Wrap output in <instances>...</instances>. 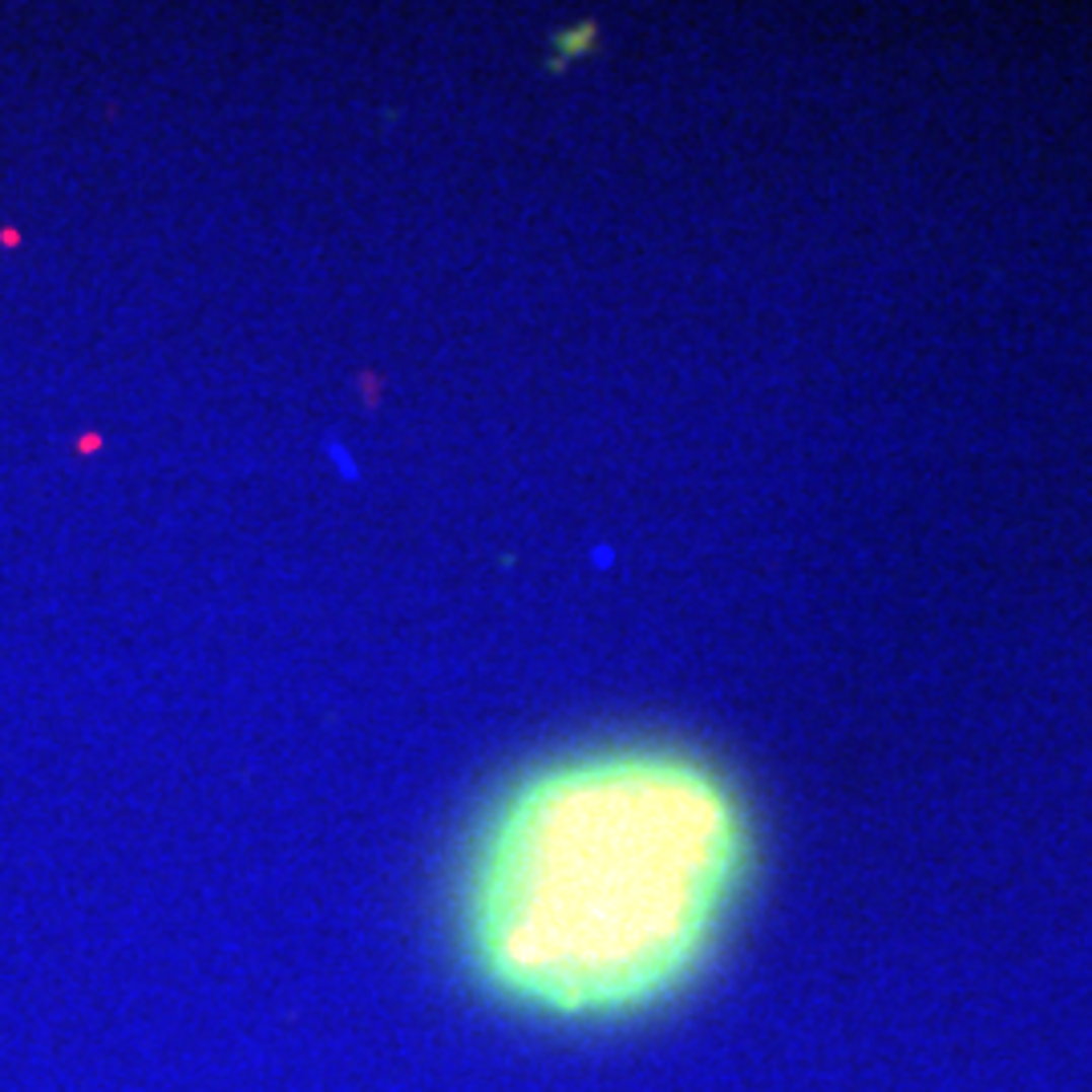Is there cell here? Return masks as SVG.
Wrapping results in <instances>:
<instances>
[{
  "instance_id": "6da1fadb",
  "label": "cell",
  "mask_w": 1092,
  "mask_h": 1092,
  "mask_svg": "<svg viewBox=\"0 0 1092 1092\" xmlns=\"http://www.w3.org/2000/svg\"><path fill=\"white\" fill-rule=\"evenodd\" d=\"M752 870L725 773L672 744H603L530 769L482 821L457 898L461 955L498 1004L624 1024L684 996Z\"/></svg>"
}]
</instances>
